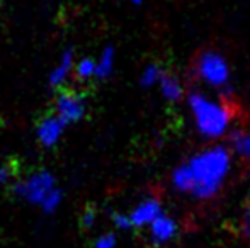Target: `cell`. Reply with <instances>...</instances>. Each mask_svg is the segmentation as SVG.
Listing matches in <instances>:
<instances>
[{
    "mask_svg": "<svg viewBox=\"0 0 250 248\" xmlns=\"http://www.w3.org/2000/svg\"><path fill=\"white\" fill-rule=\"evenodd\" d=\"M131 2H133V3H142L143 0H131Z\"/></svg>",
    "mask_w": 250,
    "mask_h": 248,
    "instance_id": "21",
    "label": "cell"
},
{
    "mask_svg": "<svg viewBox=\"0 0 250 248\" xmlns=\"http://www.w3.org/2000/svg\"><path fill=\"white\" fill-rule=\"evenodd\" d=\"M63 129H65V124H63V121L56 114L46 116L38 124V139H40V143L43 146L51 148V146H55L58 143Z\"/></svg>",
    "mask_w": 250,
    "mask_h": 248,
    "instance_id": "8",
    "label": "cell"
},
{
    "mask_svg": "<svg viewBox=\"0 0 250 248\" xmlns=\"http://www.w3.org/2000/svg\"><path fill=\"white\" fill-rule=\"evenodd\" d=\"M230 143L237 155L250 158V131H242V129L230 131Z\"/></svg>",
    "mask_w": 250,
    "mask_h": 248,
    "instance_id": "11",
    "label": "cell"
},
{
    "mask_svg": "<svg viewBox=\"0 0 250 248\" xmlns=\"http://www.w3.org/2000/svg\"><path fill=\"white\" fill-rule=\"evenodd\" d=\"M94 221H96V209L94 208H87L82 214V226L83 228H92Z\"/></svg>",
    "mask_w": 250,
    "mask_h": 248,
    "instance_id": "19",
    "label": "cell"
},
{
    "mask_svg": "<svg viewBox=\"0 0 250 248\" xmlns=\"http://www.w3.org/2000/svg\"><path fill=\"white\" fill-rule=\"evenodd\" d=\"M177 229L179 226L175 223V219L162 212L150 223V238L153 242V245H164V243L170 242L177 235Z\"/></svg>",
    "mask_w": 250,
    "mask_h": 248,
    "instance_id": "6",
    "label": "cell"
},
{
    "mask_svg": "<svg viewBox=\"0 0 250 248\" xmlns=\"http://www.w3.org/2000/svg\"><path fill=\"white\" fill-rule=\"evenodd\" d=\"M114 53L116 51L112 46H105L102 50L99 61L96 63V78L104 80L112 73V68H114Z\"/></svg>",
    "mask_w": 250,
    "mask_h": 248,
    "instance_id": "12",
    "label": "cell"
},
{
    "mask_svg": "<svg viewBox=\"0 0 250 248\" xmlns=\"http://www.w3.org/2000/svg\"><path fill=\"white\" fill-rule=\"evenodd\" d=\"M188 106L194 117L196 129L201 136L208 139H216L228 131L233 119L231 111L223 102L208 99L203 92H191L188 97Z\"/></svg>",
    "mask_w": 250,
    "mask_h": 248,
    "instance_id": "2",
    "label": "cell"
},
{
    "mask_svg": "<svg viewBox=\"0 0 250 248\" xmlns=\"http://www.w3.org/2000/svg\"><path fill=\"white\" fill-rule=\"evenodd\" d=\"M112 221H114V225H116V228H118V229L133 228L131 221H129V216L121 214V212H116V214H112Z\"/></svg>",
    "mask_w": 250,
    "mask_h": 248,
    "instance_id": "18",
    "label": "cell"
},
{
    "mask_svg": "<svg viewBox=\"0 0 250 248\" xmlns=\"http://www.w3.org/2000/svg\"><path fill=\"white\" fill-rule=\"evenodd\" d=\"M116 243L118 240H116L114 233H105L94 242V248H116Z\"/></svg>",
    "mask_w": 250,
    "mask_h": 248,
    "instance_id": "17",
    "label": "cell"
},
{
    "mask_svg": "<svg viewBox=\"0 0 250 248\" xmlns=\"http://www.w3.org/2000/svg\"><path fill=\"white\" fill-rule=\"evenodd\" d=\"M231 169V153L227 146H209L192 155L172 172V186L181 194L199 201L214 197L223 187Z\"/></svg>",
    "mask_w": 250,
    "mask_h": 248,
    "instance_id": "1",
    "label": "cell"
},
{
    "mask_svg": "<svg viewBox=\"0 0 250 248\" xmlns=\"http://www.w3.org/2000/svg\"><path fill=\"white\" fill-rule=\"evenodd\" d=\"M85 100L80 94L72 90H62L56 97V116L63 121V124L77 123L85 116Z\"/></svg>",
    "mask_w": 250,
    "mask_h": 248,
    "instance_id": "5",
    "label": "cell"
},
{
    "mask_svg": "<svg viewBox=\"0 0 250 248\" xmlns=\"http://www.w3.org/2000/svg\"><path fill=\"white\" fill-rule=\"evenodd\" d=\"M55 189V177L48 170H40V172L31 173L27 179L19 180L14 184L12 191L16 195L22 197L24 201L31 204L41 206L48 194Z\"/></svg>",
    "mask_w": 250,
    "mask_h": 248,
    "instance_id": "4",
    "label": "cell"
},
{
    "mask_svg": "<svg viewBox=\"0 0 250 248\" xmlns=\"http://www.w3.org/2000/svg\"><path fill=\"white\" fill-rule=\"evenodd\" d=\"M10 177H12V169L9 165L0 167V184H5Z\"/></svg>",
    "mask_w": 250,
    "mask_h": 248,
    "instance_id": "20",
    "label": "cell"
},
{
    "mask_svg": "<svg viewBox=\"0 0 250 248\" xmlns=\"http://www.w3.org/2000/svg\"><path fill=\"white\" fill-rule=\"evenodd\" d=\"M75 73L80 80H89L92 76H96V61L90 60V58H83L77 63Z\"/></svg>",
    "mask_w": 250,
    "mask_h": 248,
    "instance_id": "14",
    "label": "cell"
},
{
    "mask_svg": "<svg viewBox=\"0 0 250 248\" xmlns=\"http://www.w3.org/2000/svg\"><path fill=\"white\" fill-rule=\"evenodd\" d=\"M162 73L164 72H162L160 66L155 65V63H151V65H148L142 72V75H140V83H142V87H145V89H150V87L158 85V80H160Z\"/></svg>",
    "mask_w": 250,
    "mask_h": 248,
    "instance_id": "13",
    "label": "cell"
},
{
    "mask_svg": "<svg viewBox=\"0 0 250 248\" xmlns=\"http://www.w3.org/2000/svg\"><path fill=\"white\" fill-rule=\"evenodd\" d=\"M73 68V50H66L63 53L62 60H60L58 66L51 72L50 75V85L51 87H60L66 80V76L70 75Z\"/></svg>",
    "mask_w": 250,
    "mask_h": 248,
    "instance_id": "10",
    "label": "cell"
},
{
    "mask_svg": "<svg viewBox=\"0 0 250 248\" xmlns=\"http://www.w3.org/2000/svg\"><path fill=\"white\" fill-rule=\"evenodd\" d=\"M63 201V192L60 191V189H53L50 194L44 197V201L41 202V208H43L44 212H55L56 209L60 208V204H62Z\"/></svg>",
    "mask_w": 250,
    "mask_h": 248,
    "instance_id": "15",
    "label": "cell"
},
{
    "mask_svg": "<svg viewBox=\"0 0 250 248\" xmlns=\"http://www.w3.org/2000/svg\"><path fill=\"white\" fill-rule=\"evenodd\" d=\"M194 73L199 80H203L209 87H214V89L221 90L225 94L231 92L230 65H228L227 58L218 53V51L206 50L203 53H199V57L196 58L194 63Z\"/></svg>",
    "mask_w": 250,
    "mask_h": 248,
    "instance_id": "3",
    "label": "cell"
},
{
    "mask_svg": "<svg viewBox=\"0 0 250 248\" xmlns=\"http://www.w3.org/2000/svg\"><path fill=\"white\" fill-rule=\"evenodd\" d=\"M162 214V204L158 199L150 197L142 201L129 214V221L135 228H143V226H150V223Z\"/></svg>",
    "mask_w": 250,
    "mask_h": 248,
    "instance_id": "7",
    "label": "cell"
},
{
    "mask_svg": "<svg viewBox=\"0 0 250 248\" xmlns=\"http://www.w3.org/2000/svg\"><path fill=\"white\" fill-rule=\"evenodd\" d=\"M158 87H160L164 99L168 100V102H179L184 95V87L174 73H162L160 80H158Z\"/></svg>",
    "mask_w": 250,
    "mask_h": 248,
    "instance_id": "9",
    "label": "cell"
},
{
    "mask_svg": "<svg viewBox=\"0 0 250 248\" xmlns=\"http://www.w3.org/2000/svg\"><path fill=\"white\" fill-rule=\"evenodd\" d=\"M238 231H240L242 238L250 242V201H247V204L244 206V211H242V216H240V226H238Z\"/></svg>",
    "mask_w": 250,
    "mask_h": 248,
    "instance_id": "16",
    "label": "cell"
}]
</instances>
